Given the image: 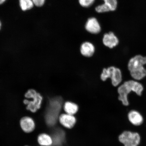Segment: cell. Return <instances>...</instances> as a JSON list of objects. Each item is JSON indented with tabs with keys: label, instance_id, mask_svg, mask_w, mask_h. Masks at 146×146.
Segmentation results:
<instances>
[{
	"label": "cell",
	"instance_id": "obj_1",
	"mask_svg": "<svg viewBox=\"0 0 146 146\" xmlns=\"http://www.w3.org/2000/svg\"><path fill=\"white\" fill-rule=\"evenodd\" d=\"M143 90L141 84L138 82L129 80L124 82L118 88V93L119 95L118 100L122 102L124 106L129 105L128 95L132 91L135 92L139 96H141Z\"/></svg>",
	"mask_w": 146,
	"mask_h": 146
},
{
	"label": "cell",
	"instance_id": "obj_2",
	"mask_svg": "<svg viewBox=\"0 0 146 146\" xmlns=\"http://www.w3.org/2000/svg\"><path fill=\"white\" fill-rule=\"evenodd\" d=\"M146 57L138 55L131 58L128 64V68L132 77L137 80H141L146 76Z\"/></svg>",
	"mask_w": 146,
	"mask_h": 146
},
{
	"label": "cell",
	"instance_id": "obj_3",
	"mask_svg": "<svg viewBox=\"0 0 146 146\" xmlns=\"http://www.w3.org/2000/svg\"><path fill=\"white\" fill-rule=\"evenodd\" d=\"M62 100L60 97L52 98L49 101L45 114L47 125L52 126L55 125L62 108Z\"/></svg>",
	"mask_w": 146,
	"mask_h": 146
},
{
	"label": "cell",
	"instance_id": "obj_4",
	"mask_svg": "<svg viewBox=\"0 0 146 146\" xmlns=\"http://www.w3.org/2000/svg\"><path fill=\"white\" fill-rule=\"evenodd\" d=\"M108 78H110L111 83L114 86H118L122 80L121 70L119 68L114 66L104 68L100 74V78L102 81H105Z\"/></svg>",
	"mask_w": 146,
	"mask_h": 146
},
{
	"label": "cell",
	"instance_id": "obj_5",
	"mask_svg": "<svg viewBox=\"0 0 146 146\" xmlns=\"http://www.w3.org/2000/svg\"><path fill=\"white\" fill-rule=\"evenodd\" d=\"M27 99L24 100V103L27 105V109L32 112H35L41 107L42 98L39 93L34 90H30L25 95Z\"/></svg>",
	"mask_w": 146,
	"mask_h": 146
},
{
	"label": "cell",
	"instance_id": "obj_6",
	"mask_svg": "<svg viewBox=\"0 0 146 146\" xmlns=\"http://www.w3.org/2000/svg\"><path fill=\"white\" fill-rule=\"evenodd\" d=\"M119 140L124 146H138L141 142V137L136 132L124 131L119 136Z\"/></svg>",
	"mask_w": 146,
	"mask_h": 146
},
{
	"label": "cell",
	"instance_id": "obj_7",
	"mask_svg": "<svg viewBox=\"0 0 146 146\" xmlns=\"http://www.w3.org/2000/svg\"><path fill=\"white\" fill-rule=\"evenodd\" d=\"M87 31L93 34H97L101 31V27L98 20L94 17L89 18L85 25Z\"/></svg>",
	"mask_w": 146,
	"mask_h": 146
},
{
	"label": "cell",
	"instance_id": "obj_8",
	"mask_svg": "<svg viewBox=\"0 0 146 146\" xmlns=\"http://www.w3.org/2000/svg\"><path fill=\"white\" fill-rule=\"evenodd\" d=\"M119 42L117 36L114 33L110 32L104 35L103 42L105 46L110 48H113L118 45Z\"/></svg>",
	"mask_w": 146,
	"mask_h": 146
},
{
	"label": "cell",
	"instance_id": "obj_9",
	"mask_svg": "<svg viewBox=\"0 0 146 146\" xmlns=\"http://www.w3.org/2000/svg\"><path fill=\"white\" fill-rule=\"evenodd\" d=\"M129 121L132 125L136 126L141 125L143 122V116L138 111L132 110L129 111L127 115Z\"/></svg>",
	"mask_w": 146,
	"mask_h": 146
},
{
	"label": "cell",
	"instance_id": "obj_10",
	"mask_svg": "<svg viewBox=\"0 0 146 146\" xmlns=\"http://www.w3.org/2000/svg\"><path fill=\"white\" fill-rule=\"evenodd\" d=\"M80 51L83 56L86 57H90L94 53L95 47L92 43L86 41L82 44L80 46Z\"/></svg>",
	"mask_w": 146,
	"mask_h": 146
},
{
	"label": "cell",
	"instance_id": "obj_11",
	"mask_svg": "<svg viewBox=\"0 0 146 146\" xmlns=\"http://www.w3.org/2000/svg\"><path fill=\"white\" fill-rule=\"evenodd\" d=\"M20 125L23 130L26 133L32 132L35 128V123L32 118L25 117L20 121Z\"/></svg>",
	"mask_w": 146,
	"mask_h": 146
},
{
	"label": "cell",
	"instance_id": "obj_12",
	"mask_svg": "<svg viewBox=\"0 0 146 146\" xmlns=\"http://www.w3.org/2000/svg\"><path fill=\"white\" fill-rule=\"evenodd\" d=\"M60 123L64 127L71 129L74 126L76 123V118L73 115L62 114L59 116Z\"/></svg>",
	"mask_w": 146,
	"mask_h": 146
},
{
	"label": "cell",
	"instance_id": "obj_13",
	"mask_svg": "<svg viewBox=\"0 0 146 146\" xmlns=\"http://www.w3.org/2000/svg\"><path fill=\"white\" fill-rule=\"evenodd\" d=\"M53 143L56 146H61L65 141V134L61 129H56L53 134Z\"/></svg>",
	"mask_w": 146,
	"mask_h": 146
},
{
	"label": "cell",
	"instance_id": "obj_14",
	"mask_svg": "<svg viewBox=\"0 0 146 146\" xmlns=\"http://www.w3.org/2000/svg\"><path fill=\"white\" fill-rule=\"evenodd\" d=\"M64 109L67 114L73 115L78 112V105L75 103L67 102L64 106Z\"/></svg>",
	"mask_w": 146,
	"mask_h": 146
},
{
	"label": "cell",
	"instance_id": "obj_15",
	"mask_svg": "<svg viewBox=\"0 0 146 146\" xmlns=\"http://www.w3.org/2000/svg\"><path fill=\"white\" fill-rule=\"evenodd\" d=\"M38 141L40 145L43 146H49L53 143L52 138L46 134H42L38 137Z\"/></svg>",
	"mask_w": 146,
	"mask_h": 146
},
{
	"label": "cell",
	"instance_id": "obj_16",
	"mask_svg": "<svg viewBox=\"0 0 146 146\" xmlns=\"http://www.w3.org/2000/svg\"><path fill=\"white\" fill-rule=\"evenodd\" d=\"M20 8L23 11L31 10L34 5L32 0H19Z\"/></svg>",
	"mask_w": 146,
	"mask_h": 146
},
{
	"label": "cell",
	"instance_id": "obj_17",
	"mask_svg": "<svg viewBox=\"0 0 146 146\" xmlns=\"http://www.w3.org/2000/svg\"><path fill=\"white\" fill-rule=\"evenodd\" d=\"M104 3L108 8L110 11H114L117 8V0H102Z\"/></svg>",
	"mask_w": 146,
	"mask_h": 146
},
{
	"label": "cell",
	"instance_id": "obj_18",
	"mask_svg": "<svg viewBox=\"0 0 146 146\" xmlns=\"http://www.w3.org/2000/svg\"><path fill=\"white\" fill-rule=\"evenodd\" d=\"M96 0H78V3L81 6L88 8L92 5Z\"/></svg>",
	"mask_w": 146,
	"mask_h": 146
},
{
	"label": "cell",
	"instance_id": "obj_19",
	"mask_svg": "<svg viewBox=\"0 0 146 146\" xmlns=\"http://www.w3.org/2000/svg\"><path fill=\"white\" fill-rule=\"evenodd\" d=\"M95 10L97 12L99 13H104L110 11L109 9L104 3L97 6L96 7Z\"/></svg>",
	"mask_w": 146,
	"mask_h": 146
},
{
	"label": "cell",
	"instance_id": "obj_20",
	"mask_svg": "<svg viewBox=\"0 0 146 146\" xmlns=\"http://www.w3.org/2000/svg\"><path fill=\"white\" fill-rule=\"evenodd\" d=\"M34 5L38 7H40L44 5L45 0H32Z\"/></svg>",
	"mask_w": 146,
	"mask_h": 146
},
{
	"label": "cell",
	"instance_id": "obj_21",
	"mask_svg": "<svg viewBox=\"0 0 146 146\" xmlns=\"http://www.w3.org/2000/svg\"><path fill=\"white\" fill-rule=\"evenodd\" d=\"M7 0H0V5L3 4Z\"/></svg>",
	"mask_w": 146,
	"mask_h": 146
},
{
	"label": "cell",
	"instance_id": "obj_22",
	"mask_svg": "<svg viewBox=\"0 0 146 146\" xmlns=\"http://www.w3.org/2000/svg\"><path fill=\"white\" fill-rule=\"evenodd\" d=\"M2 27V23L1 21H0V30H1Z\"/></svg>",
	"mask_w": 146,
	"mask_h": 146
},
{
	"label": "cell",
	"instance_id": "obj_23",
	"mask_svg": "<svg viewBox=\"0 0 146 146\" xmlns=\"http://www.w3.org/2000/svg\"></svg>",
	"mask_w": 146,
	"mask_h": 146
}]
</instances>
